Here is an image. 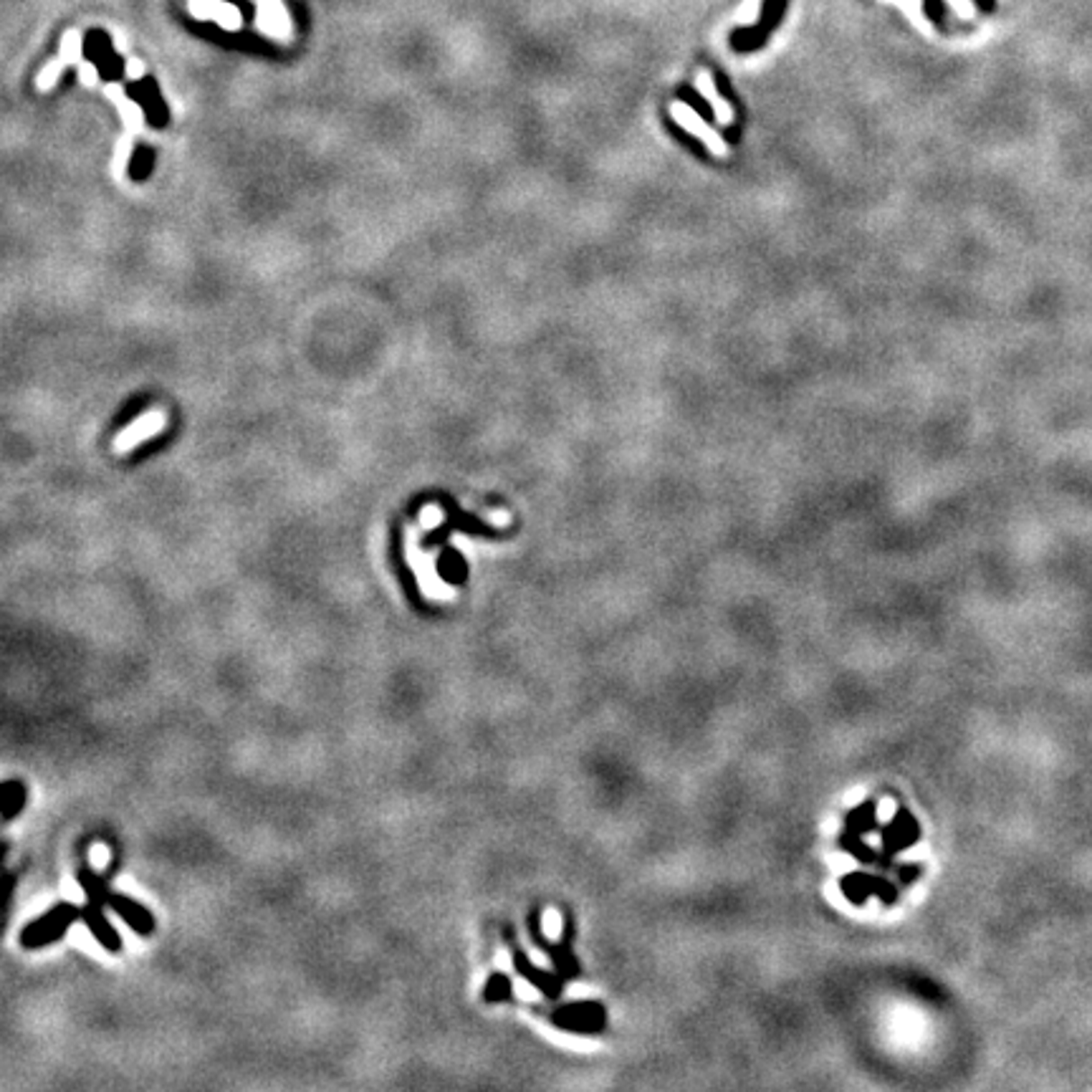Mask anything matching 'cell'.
I'll return each mask as SVG.
<instances>
[{
  "instance_id": "cell-2",
  "label": "cell",
  "mask_w": 1092,
  "mask_h": 1092,
  "mask_svg": "<svg viewBox=\"0 0 1092 1092\" xmlns=\"http://www.w3.org/2000/svg\"><path fill=\"white\" fill-rule=\"evenodd\" d=\"M81 920V906L74 903H56L49 913H43L36 920H31L26 928L21 931V946L28 951L36 948L51 946L56 941H61L68 933V928Z\"/></svg>"
},
{
  "instance_id": "cell-21",
  "label": "cell",
  "mask_w": 1092,
  "mask_h": 1092,
  "mask_svg": "<svg viewBox=\"0 0 1092 1092\" xmlns=\"http://www.w3.org/2000/svg\"><path fill=\"white\" fill-rule=\"evenodd\" d=\"M213 21L220 28H226V31H238V28L243 26V18H240L238 8L230 5V3H223V0H220V5L215 8Z\"/></svg>"
},
{
  "instance_id": "cell-26",
  "label": "cell",
  "mask_w": 1092,
  "mask_h": 1092,
  "mask_svg": "<svg viewBox=\"0 0 1092 1092\" xmlns=\"http://www.w3.org/2000/svg\"><path fill=\"white\" fill-rule=\"evenodd\" d=\"M218 5H220V0H187L190 13L195 15V18H201V21H213V13Z\"/></svg>"
},
{
  "instance_id": "cell-18",
  "label": "cell",
  "mask_w": 1092,
  "mask_h": 1092,
  "mask_svg": "<svg viewBox=\"0 0 1092 1092\" xmlns=\"http://www.w3.org/2000/svg\"><path fill=\"white\" fill-rule=\"evenodd\" d=\"M666 130L673 134V137H676V139H678L680 145L685 147V149H691L695 157H708V155H711V149H708V147L703 145V142H701L695 134L688 132L685 127H680L678 121L673 120V117H667V114H666Z\"/></svg>"
},
{
  "instance_id": "cell-19",
  "label": "cell",
  "mask_w": 1092,
  "mask_h": 1092,
  "mask_svg": "<svg viewBox=\"0 0 1092 1092\" xmlns=\"http://www.w3.org/2000/svg\"><path fill=\"white\" fill-rule=\"evenodd\" d=\"M678 99L683 102V104H688V107H691L693 112L701 117V120L708 121V124H716V112H713V107H711L706 99L695 92L693 86H680Z\"/></svg>"
},
{
  "instance_id": "cell-4",
  "label": "cell",
  "mask_w": 1092,
  "mask_h": 1092,
  "mask_svg": "<svg viewBox=\"0 0 1092 1092\" xmlns=\"http://www.w3.org/2000/svg\"><path fill=\"white\" fill-rule=\"evenodd\" d=\"M551 1022L572 1034H600L607 1026V1012L600 1001H572L554 1009Z\"/></svg>"
},
{
  "instance_id": "cell-7",
  "label": "cell",
  "mask_w": 1092,
  "mask_h": 1092,
  "mask_svg": "<svg viewBox=\"0 0 1092 1092\" xmlns=\"http://www.w3.org/2000/svg\"><path fill=\"white\" fill-rule=\"evenodd\" d=\"M165 427H167V415L162 410H149V413L139 415L132 425L124 427L120 435L114 438V453H130L137 445H142L145 440L155 438Z\"/></svg>"
},
{
  "instance_id": "cell-22",
  "label": "cell",
  "mask_w": 1092,
  "mask_h": 1092,
  "mask_svg": "<svg viewBox=\"0 0 1092 1092\" xmlns=\"http://www.w3.org/2000/svg\"><path fill=\"white\" fill-rule=\"evenodd\" d=\"M64 67H67V61L58 56V58H51L46 67L40 68L39 74V81H36V86H39V92H49V89H54V84L58 81V76H61V71H64Z\"/></svg>"
},
{
  "instance_id": "cell-28",
  "label": "cell",
  "mask_w": 1092,
  "mask_h": 1092,
  "mask_svg": "<svg viewBox=\"0 0 1092 1092\" xmlns=\"http://www.w3.org/2000/svg\"><path fill=\"white\" fill-rule=\"evenodd\" d=\"M127 76L130 79H142L145 76V64L139 58H130L127 61Z\"/></svg>"
},
{
  "instance_id": "cell-3",
  "label": "cell",
  "mask_w": 1092,
  "mask_h": 1092,
  "mask_svg": "<svg viewBox=\"0 0 1092 1092\" xmlns=\"http://www.w3.org/2000/svg\"><path fill=\"white\" fill-rule=\"evenodd\" d=\"M786 8H789V0H764L756 26L733 28L731 31L729 43H731L733 51L736 54H754V51L764 49L772 39L774 31L782 26Z\"/></svg>"
},
{
  "instance_id": "cell-8",
  "label": "cell",
  "mask_w": 1092,
  "mask_h": 1092,
  "mask_svg": "<svg viewBox=\"0 0 1092 1092\" xmlns=\"http://www.w3.org/2000/svg\"><path fill=\"white\" fill-rule=\"evenodd\" d=\"M918 837H920L918 819L908 812V810H898L891 822L882 827V850H885V855L900 853L903 847L916 845Z\"/></svg>"
},
{
  "instance_id": "cell-29",
  "label": "cell",
  "mask_w": 1092,
  "mask_h": 1092,
  "mask_svg": "<svg viewBox=\"0 0 1092 1092\" xmlns=\"http://www.w3.org/2000/svg\"><path fill=\"white\" fill-rule=\"evenodd\" d=\"M976 5H979V11H984V13H994L997 11V0H973Z\"/></svg>"
},
{
  "instance_id": "cell-12",
  "label": "cell",
  "mask_w": 1092,
  "mask_h": 1092,
  "mask_svg": "<svg viewBox=\"0 0 1092 1092\" xmlns=\"http://www.w3.org/2000/svg\"><path fill=\"white\" fill-rule=\"evenodd\" d=\"M76 880H79V885L84 888V892H86L89 903H94V906H99V908L109 906V895H112V892H109V888H107V880L94 873L86 857H84V860L79 863Z\"/></svg>"
},
{
  "instance_id": "cell-23",
  "label": "cell",
  "mask_w": 1092,
  "mask_h": 1092,
  "mask_svg": "<svg viewBox=\"0 0 1092 1092\" xmlns=\"http://www.w3.org/2000/svg\"><path fill=\"white\" fill-rule=\"evenodd\" d=\"M132 137H121L120 142H117V149H114V165H112V170H114V177L117 180H121L124 175H127V165H130V157H132Z\"/></svg>"
},
{
  "instance_id": "cell-1",
  "label": "cell",
  "mask_w": 1092,
  "mask_h": 1092,
  "mask_svg": "<svg viewBox=\"0 0 1092 1092\" xmlns=\"http://www.w3.org/2000/svg\"><path fill=\"white\" fill-rule=\"evenodd\" d=\"M526 926H529V935H532L533 944L542 948L546 956L551 959V963H554V971L561 973L567 981H569V979H577V976H579V961H577V956H574V951H572V941H574L572 913H564L559 944H551V941H549V938L544 935V928H542V913H539V908H533L532 913H529Z\"/></svg>"
},
{
  "instance_id": "cell-9",
  "label": "cell",
  "mask_w": 1092,
  "mask_h": 1092,
  "mask_svg": "<svg viewBox=\"0 0 1092 1092\" xmlns=\"http://www.w3.org/2000/svg\"><path fill=\"white\" fill-rule=\"evenodd\" d=\"M255 26L276 40L291 39V18L281 0H254Z\"/></svg>"
},
{
  "instance_id": "cell-13",
  "label": "cell",
  "mask_w": 1092,
  "mask_h": 1092,
  "mask_svg": "<svg viewBox=\"0 0 1092 1092\" xmlns=\"http://www.w3.org/2000/svg\"><path fill=\"white\" fill-rule=\"evenodd\" d=\"M104 94H107L114 104H117V109H120V114H121V121H124V124H127L132 132L142 130V124H145V112H142V107H137L134 102L127 99V94L121 92L120 84H109V86H104Z\"/></svg>"
},
{
  "instance_id": "cell-20",
  "label": "cell",
  "mask_w": 1092,
  "mask_h": 1092,
  "mask_svg": "<svg viewBox=\"0 0 1092 1092\" xmlns=\"http://www.w3.org/2000/svg\"><path fill=\"white\" fill-rule=\"evenodd\" d=\"M58 56H61L67 64H79L81 58H84V36H81L76 28H71V31L64 33V39H61V54Z\"/></svg>"
},
{
  "instance_id": "cell-27",
  "label": "cell",
  "mask_w": 1092,
  "mask_h": 1092,
  "mask_svg": "<svg viewBox=\"0 0 1092 1092\" xmlns=\"http://www.w3.org/2000/svg\"><path fill=\"white\" fill-rule=\"evenodd\" d=\"M76 67H79V79L84 86H94V84L99 81V71H96L94 64H89V61H84V58H81Z\"/></svg>"
},
{
  "instance_id": "cell-24",
  "label": "cell",
  "mask_w": 1092,
  "mask_h": 1092,
  "mask_svg": "<svg viewBox=\"0 0 1092 1092\" xmlns=\"http://www.w3.org/2000/svg\"><path fill=\"white\" fill-rule=\"evenodd\" d=\"M713 79H716V89H719V94L726 99V104H731V109L736 112V117L738 120H744V109H741V104H738V96H736V92L731 89V84H729V76L723 74V71H719V68H713Z\"/></svg>"
},
{
  "instance_id": "cell-11",
  "label": "cell",
  "mask_w": 1092,
  "mask_h": 1092,
  "mask_svg": "<svg viewBox=\"0 0 1092 1092\" xmlns=\"http://www.w3.org/2000/svg\"><path fill=\"white\" fill-rule=\"evenodd\" d=\"M81 920L86 923V928L92 931L94 938L102 944V948H107L109 953H120L121 948H124L120 931H117V928L109 923L107 916H104V908L94 906V903L81 906Z\"/></svg>"
},
{
  "instance_id": "cell-15",
  "label": "cell",
  "mask_w": 1092,
  "mask_h": 1092,
  "mask_svg": "<svg viewBox=\"0 0 1092 1092\" xmlns=\"http://www.w3.org/2000/svg\"><path fill=\"white\" fill-rule=\"evenodd\" d=\"M875 825H878V804H875V801H865V804H860L855 812L847 814L845 832L863 837L865 832H873Z\"/></svg>"
},
{
  "instance_id": "cell-10",
  "label": "cell",
  "mask_w": 1092,
  "mask_h": 1092,
  "mask_svg": "<svg viewBox=\"0 0 1092 1092\" xmlns=\"http://www.w3.org/2000/svg\"><path fill=\"white\" fill-rule=\"evenodd\" d=\"M109 908H112L137 935H152V931H155V918H152V913H149L142 903H137L134 898H130V895L112 892V895H109Z\"/></svg>"
},
{
  "instance_id": "cell-5",
  "label": "cell",
  "mask_w": 1092,
  "mask_h": 1092,
  "mask_svg": "<svg viewBox=\"0 0 1092 1092\" xmlns=\"http://www.w3.org/2000/svg\"><path fill=\"white\" fill-rule=\"evenodd\" d=\"M504 938H508L511 941V959H514V966H516V971H519L521 979H526L529 984L536 986L542 994H544L546 999H559L561 989H564V976L561 973H551V971H544V969H539V966H533L532 959L526 956V951L514 941V928L511 926H506L504 928Z\"/></svg>"
},
{
  "instance_id": "cell-14",
  "label": "cell",
  "mask_w": 1092,
  "mask_h": 1092,
  "mask_svg": "<svg viewBox=\"0 0 1092 1092\" xmlns=\"http://www.w3.org/2000/svg\"><path fill=\"white\" fill-rule=\"evenodd\" d=\"M26 784L18 779H8L3 782V819L11 822L18 814L23 812L26 807Z\"/></svg>"
},
{
  "instance_id": "cell-17",
  "label": "cell",
  "mask_w": 1092,
  "mask_h": 1092,
  "mask_svg": "<svg viewBox=\"0 0 1092 1092\" xmlns=\"http://www.w3.org/2000/svg\"><path fill=\"white\" fill-rule=\"evenodd\" d=\"M438 574L440 579H445L448 585H463V579L468 577L466 561L461 559L458 551H448L438 559Z\"/></svg>"
},
{
  "instance_id": "cell-25",
  "label": "cell",
  "mask_w": 1092,
  "mask_h": 1092,
  "mask_svg": "<svg viewBox=\"0 0 1092 1092\" xmlns=\"http://www.w3.org/2000/svg\"><path fill=\"white\" fill-rule=\"evenodd\" d=\"M923 11L935 28H946V5L944 0H923Z\"/></svg>"
},
{
  "instance_id": "cell-6",
  "label": "cell",
  "mask_w": 1092,
  "mask_h": 1092,
  "mask_svg": "<svg viewBox=\"0 0 1092 1092\" xmlns=\"http://www.w3.org/2000/svg\"><path fill=\"white\" fill-rule=\"evenodd\" d=\"M839 885H842L845 898L853 900L855 906H863L870 895H878L882 903H895V898H898V891H895L892 882H888L885 878H878V875H867V873H850V875L842 878Z\"/></svg>"
},
{
  "instance_id": "cell-16",
  "label": "cell",
  "mask_w": 1092,
  "mask_h": 1092,
  "mask_svg": "<svg viewBox=\"0 0 1092 1092\" xmlns=\"http://www.w3.org/2000/svg\"><path fill=\"white\" fill-rule=\"evenodd\" d=\"M483 1001H488V1004H504V1001H511L514 999V984H511V979H508L506 973L496 971L488 976V981L483 984Z\"/></svg>"
}]
</instances>
